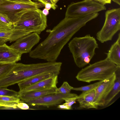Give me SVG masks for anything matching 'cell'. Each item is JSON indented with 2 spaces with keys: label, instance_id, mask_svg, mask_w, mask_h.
Instances as JSON below:
<instances>
[{
  "label": "cell",
  "instance_id": "33",
  "mask_svg": "<svg viewBox=\"0 0 120 120\" xmlns=\"http://www.w3.org/2000/svg\"><path fill=\"white\" fill-rule=\"evenodd\" d=\"M42 13L45 15L46 16L49 13V10L45 8L42 11Z\"/></svg>",
  "mask_w": 120,
  "mask_h": 120
},
{
  "label": "cell",
  "instance_id": "31",
  "mask_svg": "<svg viewBox=\"0 0 120 120\" xmlns=\"http://www.w3.org/2000/svg\"><path fill=\"white\" fill-rule=\"evenodd\" d=\"M94 1L101 4L103 5L107 4H110L111 3V0H91Z\"/></svg>",
  "mask_w": 120,
  "mask_h": 120
},
{
  "label": "cell",
  "instance_id": "24",
  "mask_svg": "<svg viewBox=\"0 0 120 120\" xmlns=\"http://www.w3.org/2000/svg\"><path fill=\"white\" fill-rule=\"evenodd\" d=\"M72 87L67 82H64L60 87L57 88L56 93L64 94H68L70 93Z\"/></svg>",
  "mask_w": 120,
  "mask_h": 120
},
{
  "label": "cell",
  "instance_id": "19",
  "mask_svg": "<svg viewBox=\"0 0 120 120\" xmlns=\"http://www.w3.org/2000/svg\"><path fill=\"white\" fill-rule=\"evenodd\" d=\"M23 101L18 97L13 96H0V107L2 109H16L18 104Z\"/></svg>",
  "mask_w": 120,
  "mask_h": 120
},
{
  "label": "cell",
  "instance_id": "6",
  "mask_svg": "<svg viewBox=\"0 0 120 120\" xmlns=\"http://www.w3.org/2000/svg\"><path fill=\"white\" fill-rule=\"evenodd\" d=\"M104 24L96 34V38L103 43L111 41L114 35L120 30V8L106 11Z\"/></svg>",
  "mask_w": 120,
  "mask_h": 120
},
{
  "label": "cell",
  "instance_id": "2",
  "mask_svg": "<svg viewBox=\"0 0 120 120\" xmlns=\"http://www.w3.org/2000/svg\"><path fill=\"white\" fill-rule=\"evenodd\" d=\"M62 64L56 61L28 64L16 63L9 74V79L15 84L40 74L52 73L59 75Z\"/></svg>",
  "mask_w": 120,
  "mask_h": 120
},
{
  "label": "cell",
  "instance_id": "7",
  "mask_svg": "<svg viewBox=\"0 0 120 120\" xmlns=\"http://www.w3.org/2000/svg\"><path fill=\"white\" fill-rule=\"evenodd\" d=\"M41 3L34 4L19 3L7 0L0 5V14L6 16L14 25L27 10L45 6Z\"/></svg>",
  "mask_w": 120,
  "mask_h": 120
},
{
  "label": "cell",
  "instance_id": "1",
  "mask_svg": "<svg viewBox=\"0 0 120 120\" xmlns=\"http://www.w3.org/2000/svg\"><path fill=\"white\" fill-rule=\"evenodd\" d=\"M97 13L78 17H65L52 30L47 37L29 53L32 58L56 61L64 46L89 22L98 17Z\"/></svg>",
  "mask_w": 120,
  "mask_h": 120
},
{
  "label": "cell",
  "instance_id": "26",
  "mask_svg": "<svg viewBox=\"0 0 120 120\" xmlns=\"http://www.w3.org/2000/svg\"><path fill=\"white\" fill-rule=\"evenodd\" d=\"M78 97L77 95L74 94L73 95L71 96L64 98L63 99L65 102L63 104L71 109L72 106L75 103Z\"/></svg>",
  "mask_w": 120,
  "mask_h": 120
},
{
  "label": "cell",
  "instance_id": "4",
  "mask_svg": "<svg viewBox=\"0 0 120 120\" xmlns=\"http://www.w3.org/2000/svg\"><path fill=\"white\" fill-rule=\"evenodd\" d=\"M119 67L106 58L82 69L75 77L79 81L87 83L103 81L112 76Z\"/></svg>",
  "mask_w": 120,
  "mask_h": 120
},
{
  "label": "cell",
  "instance_id": "35",
  "mask_svg": "<svg viewBox=\"0 0 120 120\" xmlns=\"http://www.w3.org/2000/svg\"><path fill=\"white\" fill-rule=\"evenodd\" d=\"M117 4L120 5V0H111Z\"/></svg>",
  "mask_w": 120,
  "mask_h": 120
},
{
  "label": "cell",
  "instance_id": "3",
  "mask_svg": "<svg viewBox=\"0 0 120 120\" xmlns=\"http://www.w3.org/2000/svg\"><path fill=\"white\" fill-rule=\"evenodd\" d=\"M76 66L82 68L89 64L95 54L98 45L95 39L90 34L81 37H75L68 44Z\"/></svg>",
  "mask_w": 120,
  "mask_h": 120
},
{
  "label": "cell",
  "instance_id": "30",
  "mask_svg": "<svg viewBox=\"0 0 120 120\" xmlns=\"http://www.w3.org/2000/svg\"><path fill=\"white\" fill-rule=\"evenodd\" d=\"M45 8L48 10H49L52 8L53 10H55L57 7V5H53L49 3H46L45 4Z\"/></svg>",
  "mask_w": 120,
  "mask_h": 120
},
{
  "label": "cell",
  "instance_id": "5",
  "mask_svg": "<svg viewBox=\"0 0 120 120\" xmlns=\"http://www.w3.org/2000/svg\"><path fill=\"white\" fill-rule=\"evenodd\" d=\"M47 26L46 16L43 14L41 10L37 8L27 10L13 25V28L40 34Z\"/></svg>",
  "mask_w": 120,
  "mask_h": 120
},
{
  "label": "cell",
  "instance_id": "16",
  "mask_svg": "<svg viewBox=\"0 0 120 120\" xmlns=\"http://www.w3.org/2000/svg\"><path fill=\"white\" fill-rule=\"evenodd\" d=\"M106 58L109 60L120 67V33L117 38L111 46L107 53Z\"/></svg>",
  "mask_w": 120,
  "mask_h": 120
},
{
  "label": "cell",
  "instance_id": "20",
  "mask_svg": "<svg viewBox=\"0 0 120 120\" xmlns=\"http://www.w3.org/2000/svg\"><path fill=\"white\" fill-rule=\"evenodd\" d=\"M116 79L114 85L110 92L106 98L104 106H107L118 94L120 91V67L115 73Z\"/></svg>",
  "mask_w": 120,
  "mask_h": 120
},
{
  "label": "cell",
  "instance_id": "17",
  "mask_svg": "<svg viewBox=\"0 0 120 120\" xmlns=\"http://www.w3.org/2000/svg\"><path fill=\"white\" fill-rule=\"evenodd\" d=\"M56 75H59L52 73H44L34 76L21 81L18 83L19 90Z\"/></svg>",
  "mask_w": 120,
  "mask_h": 120
},
{
  "label": "cell",
  "instance_id": "12",
  "mask_svg": "<svg viewBox=\"0 0 120 120\" xmlns=\"http://www.w3.org/2000/svg\"><path fill=\"white\" fill-rule=\"evenodd\" d=\"M22 55L5 43L0 45V64L15 63L21 60Z\"/></svg>",
  "mask_w": 120,
  "mask_h": 120
},
{
  "label": "cell",
  "instance_id": "37",
  "mask_svg": "<svg viewBox=\"0 0 120 120\" xmlns=\"http://www.w3.org/2000/svg\"><path fill=\"white\" fill-rule=\"evenodd\" d=\"M33 0V1H38V0Z\"/></svg>",
  "mask_w": 120,
  "mask_h": 120
},
{
  "label": "cell",
  "instance_id": "10",
  "mask_svg": "<svg viewBox=\"0 0 120 120\" xmlns=\"http://www.w3.org/2000/svg\"><path fill=\"white\" fill-rule=\"evenodd\" d=\"M115 79V73L109 78L103 80L95 89L93 103L97 108L98 106H104L105 99L112 87Z\"/></svg>",
  "mask_w": 120,
  "mask_h": 120
},
{
  "label": "cell",
  "instance_id": "23",
  "mask_svg": "<svg viewBox=\"0 0 120 120\" xmlns=\"http://www.w3.org/2000/svg\"><path fill=\"white\" fill-rule=\"evenodd\" d=\"M103 81H99L94 83L86 86L79 87H73L72 90L82 92L88 91L95 89Z\"/></svg>",
  "mask_w": 120,
  "mask_h": 120
},
{
  "label": "cell",
  "instance_id": "14",
  "mask_svg": "<svg viewBox=\"0 0 120 120\" xmlns=\"http://www.w3.org/2000/svg\"><path fill=\"white\" fill-rule=\"evenodd\" d=\"M95 95V89L82 92L81 94L78 95L77 100L79 103V109H97L93 103Z\"/></svg>",
  "mask_w": 120,
  "mask_h": 120
},
{
  "label": "cell",
  "instance_id": "8",
  "mask_svg": "<svg viewBox=\"0 0 120 120\" xmlns=\"http://www.w3.org/2000/svg\"><path fill=\"white\" fill-rule=\"evenodd\" d=\"M106 7L97 2L91 0H84L72 2L68 6L65 17H81L106 10Z\"/></svg>",
  "mask_w": 120,
  "mask_h": 120
},
{
  "label": "cell",
  "instance_id": "18",
  "mask_svg": "<svg viewBox=\"0 0 120 120\" xmlns=\"http://www.w3.org/2000/svg\"><path fill=\"white\" fill-rule=\"evenodd\" d=\"M30 34L24 31L13 28L9 30L0 32V38L6 39L7 41L14 42Z\"/></svg>",
  "mask_w": 120,
  "mask_h": 120
},
{
  "label": "cell",
  "instance_id": "29",
  "mask_svg": "<svg viewBox=\"0 0 120 120\" xmlns=\"http://www.w3.org/2000/svg\"><path fill=\"white\" fill-rule=\"evenodd\" d=\"M9 1L16 2L19 3H29V4H34L36 2H34L32 1L31 0H7Z\"/></svg>",
  "mask_w": 120,
  "mask_h": 120
},
{
  "label": "cell",
  "instance_id": "25",
  "mask_svg": "<svg viewBox=\"0 0 120 120\" xmlns=\"http://www.w3.org/2000/svg\"><path fill=\"white\" fill-rule=\"evenodd\" d=\"M0 96H13L19 98V94L18 92L13 90L6 88H0Z\"/></svg>",
  "mask_w": 120,
  "mask_h": 120
},
{
  "label": "cell",
  "instance_id": "13",
  "mask_svg": "<svg viewBox=\"0 0 120 120\" xmlns=\"http://www.w3.org/2000/svg\"><path fill=\"white\" fill-rule=\"evenodd\" d=\"M58 75H55L19 90L18 92L19 95L32 91L57 87L56 85L58 82Z\"/></svg>",
  "mask_w": 120,
  "mask_h": 120
},
{
  "label": "cell",
  "instance_id": "9",
  "mask_svg": "<svg viewBox=\"0 0 120 120\" xmlns=\"http://www.w3.org/2000/svg\"><path fill=\"white\" fill-rule=\"evenodd\" d=\"M40 39L39 34L33 33L18 39L10 46L22 55L29 53Z\"/></svg>",
  "mask_w": 120,
  "mask_h": 120
},
{
  "label": "cell",
  "instance_id": "34",
  "mask_svg": "<svg viewBox=\"0 0 120 120\" xmlns=\"http://www.w3.org/2000/svg\"><path fill=\"white\" fill-rule=\"evenodd\" d=\"M6 42L5 39H4L0 38V45H1Z\"/></svg>",
  "mask_w": 120,
  "mask_h": 120
},
{
  "label": "cell",
  "instance_id": "28",
  "mask_svg": "<svg viewBox=\"0 0 120 120\" xmlns=\"http://www.w3.org/2000/svg\"><path fill=\"white\" fill-rule=\"evenodd\" d=\"M38 1L45 4L46 3H49L53 5H56L59 0H38Z\"/></svg>",
  "mask_w": 120,
  "mask_h": 120
},
{
  "label": "cell",
  "instance_id": "15",
  "mask_svg": "<svg viewBox=\"0 0 120 120\" xmlns=\"http://www.w3.org/2000/svg\"><path fill=\"white\" fill-rule=\"evenodd\" d=\"M57 88L31 91L19 95L18 97L21 100L25 102L39 98L47 94L55 93Z\"/></svg>",
  "mask_w": 120,
  "mask_h": 120
},
{
  "label": "cell",
  "instance_id": "22",
  "mask_svg": "<svg viewBox=\"0 0 120 120\" xmlns=\"http://www.w3.org/2000/svg\"><path fill=\"white\" fill-rule=\"evenodd\" d=\"M15 63L0 64V80L9 73L14 67Z\"/></svg>",
  "mask_w": 120,
  "mask_h": 120
},
{
  "label": "cell",
  "instance_id": "36",
  "mask_svg": "<svg viewBox=\"0 0 120 120\" xmlns=\"http://www.w3.org/2000/svg\"><path fill=\"white\" fill-rule=\"evenodd\" d=\"M7 0H0V5Z\"/></svg>",
  "mask_w": 120,
  "mask_h": 120
},
{
  "label": "cell",
  "instance_id": "11",
  "mask_svg": "<svg viewBox=\"0 0 120 120\" xmlns=\"http://www.w3.org/2000/svg\"><path fill=\"white\" fill-rule=\"evenodd\" d=\"M74 94H66L56 93L45 95L39 98L27 101L24 102L32 106H49L60 104L64 100L63 98L71 96Z\"/></svg>",
  "mask_w": 120,
  "mask_h": 120
},
{
  "label": "cell",
  "instance_id": "27",
  "mask_svg": "<svg viewBox=\"0 0 120 120\" xmlns=\"http://www.w3.org/2000/svg\"><path fill=\"white\" fill-rule=\"evenodd\" d=\"M17 107L19 109L23 110H26L28 109L29 106L26 103L22 101L18 103L17 105Z\"/></svg>",
  "mask_w": 120,
  "mask_h": 120
},
{
  "label": "cell",
  "instance_id": "21",
  "mask_svg": "<svg viewBox=\"0 0 120 120\" xmlns=\"http://www.w3.org/2000/svg\"><path fill=\"white\" fill-rule=\"evenodd\" d=\"M13 28V24L6 16L0 14V32L10 30Z\"/></svg>",
  "mask_w": 120,
  "mask_h": 120
},
{
  "label": "cell",
  "instance_id": "32",
  "mask_svg": "<svg viewBox=\"0 0 120 120\" xmlns=\"http://www.w3.org/2000/svg\"><path fill=\"white\" fill-rule=\"evenodd\" d=\"M57 107L61 109L70 110L71 109L67 106L63 104L62 105H58Z\"/></svg>",
  "mask_w": 120,
  "mask_h": 120
}]
</instances>
